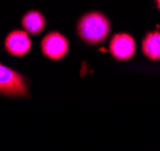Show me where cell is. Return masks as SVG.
Here are the masks:
<instances>
[{
  "label": "cell",
  "mask_w": 160,
  "mask_h": 151,
  "mask_svg": "<svg viewBox=\"0 0 160 151\" xmlns=\"http://www.w3.org/2000/svg\"><path fill=\"white\" fill-rule=\"evenodd\" d=\"M110 29V21L101 12H89L81 17L77 24V32L81 39L90 45H96L106 40Z\"/></svg>",
  "instance_id": "6da1fadb"
},
{
  "label": "cell",
  "mask_w": 160,
  "mask_h": 151,
  "mask_svg": "<svg viewBox=\"0 0 160 151\" xmlns=\"http://www.w3.org/2000/svg\"><path fill=\"white\" fill-rule=\"evenodd\" d=\"M0 93L8 95H27L28 89L23 76L0 64Z\"/></svg>",
  "instance_id": "7a4b0ae2"
},
{
  "label": "cell",
  "mask_w": 160,
  "mask_h": 151,
  "mask_svg": "<svg viewBox=\"0 0 160 151\" xmlns=\"http://www.w3.org/2000/svg\"><path fill=\"white\" fill-rule=\"evenodd\" d=\"M41 50L47 58L52 61H59L68 53L69 41L60 33L52 32L47 34L41 41Z\"/></svg>",
  "instance_id": "3957f363"
},
{
  "label": "cell",
  "mask_w": 160,
  "mask_h": 151,
  "mask_svg": "<svg viewBox=\"0 0 160 151\" xmlns=\"http://www.w3.org/2000/svg\"><path fill=\"white\" fill-rule=\"evenodd\" d=\"M110 51L117 61H128L136 52V42L127 33L116 34L110 42Z\"/></svg>",
  "instance_id": "277c9868"
},
{
  "label": "cell",
  "mask_w": 160,
  "mask_h": 151,
  "mask_svg": "<svg viewBox=\"0 0 160 151\" xmlns=\"http://www.w3.org/2000/svg\"><path fill=\"white\" fill-rule=\"evenodd\" d=\"M5 47L12 56L22 57L29 53L32 48V40L29 35L22 30H15L10 33L5 40Z\"/></svg>",
  "instance_id": "5b68a950"
},
{
  "label": "cell",
  "mask_w": 160,
  "mask_h": 151,
  "mask_svg": "<svg viewBox=\"0 0 160 151\" xmlns=\"http://www.w3.org/2000/svg\"><path fill=\"white\" fill-rule=\"evenodd\" d=\"M142 51L149 59H160V32H151L146 35L142 42Z\"/></svg>",
  "instance_id": "8992f818"
},
{
  "label": "cell",
  "mask_w": 160,
  "mask_h": 151,
  "mask_svg": "<svg viewBox=\"0 0 160 151\" xmlns=\"http://www.w3.org/2000/svg\"><path fill=\"white\" fill-rule=\"evenodd\" d=\"M22 24H23L24 29L30 34H40L45 25H46V21L45 17L41 15L39 11H29L25 13V16L22 19Z\"/></svg>",
  "instance_id": "52a82bcc"
},
{
  "label": "cell",
  "mask_w": 160,
  "mask_h": 151,
  "mask_svg": "<svg viewBox=\"0 0 160 151\" xmlns=\"http://www.w3.org/2000/svg\"><path fill=\"white\" fill-rule=\"evenodd\" d=\"M157 1V5H158V8H160V0H155Z\"/></svg>",
  "instance_id": "ba28073f"
}]
</instances>
